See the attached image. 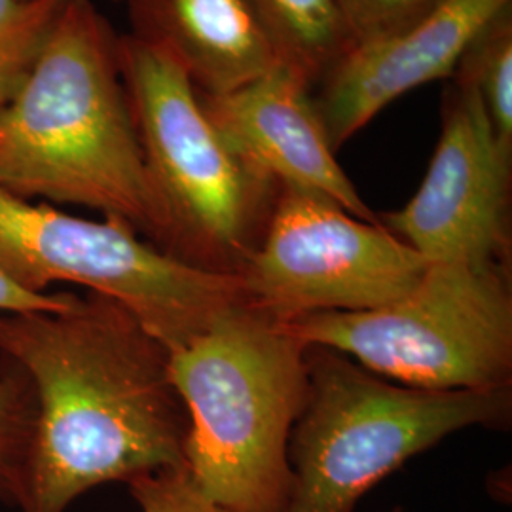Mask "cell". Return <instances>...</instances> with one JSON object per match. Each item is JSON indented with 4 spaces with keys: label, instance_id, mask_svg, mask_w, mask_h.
<instances>
[{
    "label": "cell",
    "instance_id": "6da1fadb",
    "mask_svg": "<svg viewBox=\"0 0 512 512\" xmlns=\"http://www.w3.org/2000/svg\"><path fill=\"white\" fill-rule=\"evenodd\" d=\"M0 357L37 403L19 512H67L101 484L186 469L171 351L116 300L76 294L65 311L0 313Z\"/></svg>",
    "mask_w": 512,
    "mask_h": 512
},
{
    "label": "cell",
    "instance_id": "7a4b0ae2",
    "mask_svg": "<svg viewBox=\"0 0 512 512\" xmlns=\"http://www.w3.org/2000/svg\"><path fill=\"white\" fill-rule=\"evenodd\" d=\"M0 188L124 220L160 249L162 219L118 38L92 0H69L31 71L0 109Z\"/></svg>",
    "mask_w": 512,
    "mask_h": 512
},
{
    "label": "cell",
    "instance_id": "3957f363",
    "mask_svg": "<svg viewBox=\"0 0 512 512\" xmlns=\"http://www.w3.org/2000/svg\"><path fill=\"white\" fill-rule=\"evenodd\" d=\"M308 348L247 302L171 349L188 412L186 473L230 512H287L289 444L308 399Z\"/></svg>",
    "mask_w": 512,
    "mask_h": 512
},
{
    "label": "cell",
    "instance_id": "277c9868",
    "mask_svg": "<svg viewBox=\"0 0 512 512\" xmlns=\"http://www.w3.org/2000/svg\"><path fill=\"white\" fill-rule=\"evenodd\" d=\"M118 59L162 219L160 249L238 277L264 236L279 184L228 145L169 57L128 35L118 38Z\"/></svg>",
    "mask_w": 512,
    "mask_h": 512
},
{
    "label": "cell",
    "instance_id": "5b68a950",
    "mask_svg": "<svg viewBox=\"0 0 512 512\" xmlns=\"http://www.w3.org/2000/svg\"><path fill=\"white\" fill-rule=\"evenodd\" d=\"M308 399L294 425L287 512H353L408 459L467 427H505L512 387L421 391L384 380L346 355L308 348Z\"/></svg>",
    "mask_w": 512,
    "mask_h": 512
},
{
    "label": "cell",
    "instance_id": "8992f818",
    "mask_svg": "<svg viewBox=\"0 0 512 512\" xmlns=\"http://www.w3.org/2000/svg\"><path fill=\"white\" fill-rule=\"evenodd\" d=\"M393 384L421 391L512 387L511 266L429 264L403 298L281 323Z\"/></svg>",
    "mask_w": 512,
    "mask_h": 512
},
{
    "label": "cell",
    "instance_id": "52a82bcc",
    "mask_svg": "<svg viewBox=\"0 0 512 512\" xmlns=\"http://www.w3.org/2000/svg\"><path fill=\"white\" fill-rule=\"evenodd\" d=\"M0 268L35 293H50L54 283H74L109 296L169 351L247 302L238 277L188 266L124 220L76 217L2 188Z\"/></svg>",
    "mask_w": 512,
    "mask_h": 512
},
{
    "label": "cell",
    "instance_id": "ba28073f",
    "mask_svg": "<svg viewBox=\"0 0 512 512\" xmlns=\"http://www.w3.org/2000/svg\"><path fill=\"white\" fill-rule=\"evenodd\" d=\"M410 245L327 196L279 184L255 253L238 275L249 306L275 323L368 311L410 293L427 270Z\"/></svg>",
    "mask_w": 512,
    "mask_h": 512
},
{
    "label": "cell",
    "instance_id": "9c48e42d",
    "mask_svg": "<svg viewBox=\"0 0 512 512\" xmlns=\"http://www.w3.org/2000/svg\"><path fill=\"white\" fill-rule=\"evenodd\" d=\"M511 186L512 152L497 143L475 90L456 82L418 192L378 220L427 264L511 266Z\"/></svg>",
    "mask_w": 512,
    "mask_h": 512
},
{
    "label": "cell",
    "instance_id": "30bf717a",
    "mask_svg": "<svg viewBox=\"0 0 512 512\" xmlns=\"http://www.w3.org/2000/svg\"><path fill=\"white\" fill-rule=\"evenodd\" d=\"M512 0H439L401 31L349 52L319 84L315 109L334 150L404 93L456 73L476 38Z\"/></svg>",
    "mask_w": 512,
    "mask_h": 512
},
{
    "label": "cell",
    "instance_id": "8fae6325",
    "mask_svg": "<svg viewBox=\"0 0 512 512\" xmlns=\"http://www.w3.org/2000/svg\"><path fill=\"white\" fill-rule=\"evenodd\" d=\"M310 92L300 76L279 65L234 92L198 95L220 135L256 171L277 184L319 192L353 217L378 224L338 164Z\"/></svg>",
    "mask_w": 512,
    "mask_h": 512
},
{
    "label": "cell",
    "instance_id": "7c38bea8",
    "mask_svg": "<svg viewBox=\"0 0 512 512\" xmlns=\"http://www.w3.org/2000/svg\"><path fill=\"white\" fill-rule=\"evenodd\" d=\"M131 37L169 57L196 92H234L281 65L247 0H124Z\"/></svg>",
    "mask_w": 512,
    "mask_h": 512
},
{
    "label": "cell",
    "instance_id": "4fadbf2b",
    "mask_svg": "<svg viewBox=\"0 0 512 512\" xmlns=\"http://www.w3.org/2000/svg\"><path fill=\"white\" fill-rule=\"evenodd\" d=\"M283 67L319 86L355 48L336 0H247Z\"/></svg>",
    "mask_w": 512,
    "mask_h": 512
},
{
    "label": "cell",
    "instance_id": "5bb4252c",
    "mask_svg": "<svg viewBox=\"0 0 512 512\" xmlns=\"http://www.w3.org/2000/svg\"><path fill=\"white\" fill-rule=\"evenodd\" d=\"M456 74L478 95L497 143L512 152V6L476 38Z\"/></svg>",
    "mask_w": 512,
    "mask_h": 512
},
{
    "label": "cell",
    "instance_id": "9a60e30c",
    "mask_svg": "<svg viewBox=\"0 0 512 512\" xmlns=\"http://www.w3.org/2000/svg\"><path fill=\"white\" fill-rule=\"evenodd\" d=\"M33 385L19 366L0 357V503L18 509L35 427Z\"/></svg>",
    "mask_w": 512,
    "mask_h": 512
},
{
    "label": "cell",
    "instance_id": "2e32d148",
    "mask_svg": "<svg viewBox=\"0 0 512 512\" xmlns=\"http://www.w3.org/2000/svg\"><path fill=\"white\" fill-rule=\"evenodd\" d=\"M69 0H0V109L31 71Z\"/></svg>",
    "mask_w": 512,
    "mask_h": 512
},
{
    "label": "cell",
    "instance_id": "e0dca14e",
    "mask_svg": "<svg viewBox=\"0 0 512 512\" xmlns=\"http://www.w3.org/2000/svg\"><path fill=\"white\" fill-rule=\"evenodd\" d=\"M353 46L393 35L427 14L439 0H336Z\"/></svg>",
    "mask_w": 512,
    "mask_h": 512
},
{
    "label": "cell",
    "instance_id": "ac0fdd59",
    "mask_svg": "<svg viewBox=\"0 0 512 512\" xmlns=\"http://www.w3.org/2000/svg\"><path fill=\"white\" fill-rule=\"evenodd\" d=\"M126 486L141 512H230L203 495L186 469L154 471Z\"/></svg>",
    "mask_w": 512,
    "mask_h": 512
},
{
    "label": "cell",
    "instance_id": "d6986e66",
    "mask_svg": "<svg viewBox=\"0 0 512 512\" xmlns=\"http://www.w3.org/2000/svg\"><path fill=\"white\" fill-rule=\"evenodd\" d=\"M74 293H35L16 283L0 268V313L19 311H65L71 308Z\"/></svg>",
    "mask_w": 512,
    "mask_h": 512
}]
</instances>
